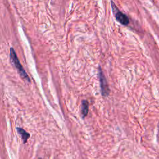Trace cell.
Segmentation results:
<instances>
[{"label":"cell","instance_id":"obj_1","mask_svg":"<svg viewBox=\"0 0 159 159\" xmlns=\"http://www.w3.org/2000/svg\"><path fill=\"white\" fill-rule=\"evenodd\" d=\"M10 58H11L12 62L13 63V64L14 65L16 68L17 69V70H18L20 75L22 76V78H24V80H25L26 81H27L28 82H30V78L29 77L27 73L24 70V68L22 67V65L20 64L14 49L12 47L10 49Z\"/></svg>","mask_w":159,"mask_h":159},{"label":"cell","instance_id":"obj_2","mask_svg":"<svg viewBox=\"0 0 159 159\" xmlns=\"http://www.w3.org/2000/svg\"><path fill=\"white\" fill-rule=\"evenodd\" d=\"M98 76L100 81V87H101V94L106 97L109 94L110 89L107 84V80L103 73V71L101 68L100 66H99L98 68Z\"/></svg>","mask_w":159,"mask_h":159},{"label":"cell","instance_id":"obj_3","mask_svg":"<svg viewBox=\"0 0 159 159\" xmlns=\"http://www.w3.org/2000/svg\"><path fill=\"white\" fill-rule=\"evenodd\" d=\"M111 4H112L111 6H112V11L116 20L122 25H128L129 23V19L128 16L125 14L119 11L113 1H111Z\"/></svg>","mask_w":159,"mask_h":159},{"label":"cell","instance_id":"obj_4","mask_svg":"<svg viewBox=\"0 0 159 159\" xmlns=\"http://www.w3.org/2000/svg\"><path fill=\"white\" fill-rule=\"evenodd\" d=\"M81 114H82V117H85L88 112V107H89V103L88 101L86 100H83L82 104H81Z\"/></svg>","mask_w":159,"mask_h":159},{"label":"cell","instance_id":"obj_5","mask_svg":"<svg viewBox=\"0 0 159 159\" xmlns=\"http://www.w3.org/2000/svg\"><path fill=\"white\" fill-rule=\"evenodd\" d=\"M17 130L18 132V133L20 135L22 140H23V142L24 143H26L27 141V139L29 138L30 137V134L27 132L25 130H24L22 128H20V127H17Z\"/></svg>","mask_w":159,"mask_h":159},{"label":"cell","instance_id":"obj_6","mask_svg":"<svg viewBox=\"0 0 159 159\" xmlns=\"http://www.w3.org/2000/svg\"><path fill=\"white\" fill-rule=\"evenodd\" d=\"M39 159H42V158H39Z\"/></svg>","mask_w":159,"mask_h":159}]
</instances>
